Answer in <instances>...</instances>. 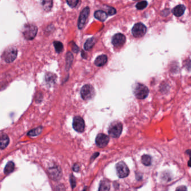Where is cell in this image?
Returning <instances> with one entry per match:
<instances>
[{"label":"cell","instance_id":"ba28073f","mask_svg":"<svg viewBox=\"0 0 191 191\" xmlns=\"http://www.w3.org/2000/svg\"><path fill=\"white\" fill-rule=\"evenodd\" d=\"M72 126L76 131L82 132L85 129V122L80 116H76L73 118Z\"/></svg>","mask_w":191,"mask_h":191},{"label":"cell","instance_id":"cb8c5ba5","mask_svg":"<svg viewBox=\"0 0 191 191\" xmlns=\"http://www.w3.org/2000/svg\"><path fill=\"white\" fill-rule=\"evenodd\" d=\"M42 5L43 8L46 11H49L52 7V1H42Z\"/></svg>","mask_w":191,"mask_h":191},{"label":"cell","instance_id":"d6986e66","mask_svg":"<svg viewBox=\"0 0 191 191\" xmlns=\"http://www.w3.org/2000/svg\"><path fill=\"white\" fill-rule=\"evenodd\" d=\"M15 168V164L12 161H9L6 164L4 169V173L5 174H8L12 173Z\"/></svg>","mask_w":191,"mask_h":191},{"label":"cell","instance_id":"4dcf8cb0","mask_svg":"<svg viewBox=\"0 0 191 191\" xmlns=\"http://www.w3.org/2000/svg\"><path fill=\"white\" fill-rule=\"evenodd\" d=\"M79 169H80V167H79V165L77 164H75L73 167V170L75 171V172H78L79 170Z\"/></svg>","mask_w":191,"mask_h":191},{"label":"cell","instance_id":"d4e9b609","mask_svg":"<svg viewBox=\"0 0 191 191\" xmlns=\"http://www.w3.org/2000/svg\"><path fill=\"white\" fill-rule=\"evenodd\" d=\"M147 6V2L145 1L138 2L136 5V8L138 10H143Z\"/></svg>","mask_w":191,"mask_h":191},{"label":"cell","instance_id":"8fae6325","mask_svg":"<svg viewBox=\"0 0 191 191\" xmlns=\"http://www.w3.org/2000/svg\"><path fill=\"white\" fill-rule=\"evenodd\" d=\"M109 141V137L104 134H99L96 137V144L100 148L105 147L108 145Z\"/></svg>","mask_w":191,"mask_h":191},{"label":"cell","instance_id":"f546056e","mask_svg":"<svg viewBox=\"0 0 191 191\" xmlns=\"http://www.w3.org/2000/svg\"><path fill=\"white\" fill-rule=\"evenodd\" d=\"M175 191H187V188L185 186H179L178 187Z\"/></svg>","mask_w":191,"mask_h":191},{"label":"cell","instance_id":"6da1fadb","mask_svg":"<svg viewBox=\"0 0 191 191\" xmlns=\"http://www.w3.org/2000/svg\"><path fill=\"white\" fill-rule=\"evenodd\" d=\"M38 32L37 27L33 24H28L24 26L23 34L25 38L27 40L33 39Z\"/></svg>","mask_w":191,"mask_h":191},{"label":"cell","instance_id":"9c48e42d","mask_svg":"<svg viewBox=\"0 0 191 191\" xmlns=\"http://www.w3.org/2000/svg\"><path fill=\"white\" fill-rule=\"evenodd\" d=\"M90 13V9L89 7H86L84 8L80 14L79 21H78V28L79 29H82L85 25L86 24V21L87 20L88 16Z\"/></svg>","mask_w":191,"mask_h":191},{"label":"cell","instance_id":"f1b7e54d","mask_svg":"<svg viewBox=\"0 0 191 191\" xmlns=\"http://www.w3.org/2000/svg\"><path fill=\"white\" fill-rule=\"evenodd\" d=\"M70 181H71V184L72 187L74 188L76 185V182H75V179L73 175H71L70 178Z\"/></svg>","mask_w":191,"mask_h":191},{"label":"cell","instance_id":"83f0119b","mask_svg":"<svg viewBox=\"0 0 191 191\" xmlns=\"http://www.w3.org/2000/svg\"><path fill=\"white\" fill-rule=\"evenodd\" d=\"M116 10L113 8H110L108 9L107 15L111 16V15H113L116 14Z\"/></svg>","mask_w":191,"mask_h":191},{"label":"cell","instance_id":"4fadbf2b","mask_svg":"<svg viewBox=\"0 0 191 191\" xmlns=\"http://www.w3.org/2000/svg\"><path fill=\"white\" fill-rule=\"evenodd\" d=\"M107 60H108L107 56L105 55H102L96 57L94 64L98 67H102L106 64L107 62Z\"/></svg>","mask_w":191,"mask_h":191},{"label":"cell","instance_id":"e0dca14e","mask_svg":"<svg viewBox=\"0 0 191 191\" xmlns=\"http://www.w3.org/2000/svg\"><path fill=\"white\" fill-rule=\"evenodd\" d=\"M110 184L107 180H103L101 181L98 191H109Z\"/></svg>","mask_w":191,"mask_h":191},{"label":"cell","instance_id":"9a60e30c","mask_svg":"<svg viewBox=\"0 0 191 191\" xmlns=\"http://www.w3.org/2000/svg\"><path fill=\"white\" fill-rule=\"evenodd\" d=\"M9 143V138L7 135L2 134L0 135V149H5Z\"/></svg>","mask_w":191,"mask_h":191},{"label":"cell","instance_id":"7a4b0ae2","mask_svg":"<svg viewBox=\"0 0 191 191\" xmlns=\"http://www.w3.org/2000/svg\"><path fill=\"white\" fill-rule=\"evenodd\" d=\"M80 93L81 98L85 100H90L96 96L94 88L90 84H87L82 87L81 89Z\"/></svg>","mask_w":191,"mask_h":191},{"label":"cell","instance_id":"ffe728a7","mask_svg":"<svg viewBox=\"0 0 191 191\" xmlns=\"http://www.w3.org/2000/svg\"><path fill=\"white\" fill-rule=\"evenodd\" d=\"M42 131V127H39L34 128V129H32L31 131H30L28 132V135L29 136H32V137L37 136L40 135Z\"/></svg>","mask_w":191,"mask_h":191},{"label":"cell","instance_id":"44dd1931","mask_svg":"<svg viewBox=\"0 0 191 191\" xmlns=\"http://www.w3.org/2000/svg\"><path fill=\"white\" fill-rule=\"evenodd\" d=\"M141 161L143 165L149 166L151 164V158L148 155H144L142 156Z\"/></svg>","mask_w":191,"mask_h":191},{"label":"cell","instance_id":"ac0fdd59","mask_svg":"<svg viewBox=\"0 0 191 191\" xmlns=\"http://www.w3.org/2000/svg\"><path fill=\"white\" fill-rule=\"evenodd\" d=\"M96 42V39L94 37L88 39L84 44V49L86 51L90 50L91 48H93V47L95 44Z\"/></svg>","mask_w":191,"mask_h":191},{"label":"cell","instance_id":"2e32d148","mask_svg":"<svg viewBox=\"0 0 191 191\" xmlns=\"http://www.w3.org/2000/svg\"><path fill=\"white\" fill-rule=\"evenodd\" d=\"M94 16L96 19L99 20V21H104L107 19L108 15L103 10H98L95 12Z\"/></svg>","mask_w":191,"mask_h":191},{"label":"cell","instance_id":"5bb4252c","mask_svg":"<svg viewBox=\"0 0 191 191\" xmlns=\"http://www.w3.org/2000/svg\"><path fill=\"white\" fill-rule=\"evenodd\" d=\"M185 10V7L184 5H179L175 6V8L173 9L172 12L175 16L179 17L183 15Z\"/></svg>","mask_w":191,"mask_h":191},{"label":"cell","instance_id":"52a82bcc","mask_svg":"<svg viewBox=\"0 0 191 191\" xmlns=\"http://www.w3.org/2000/svg\"><path fill=\"white\" fill-rule=\"evenodd\" d=\"M116 169L117 174L120 178L127 177L129 173V170L127 165L122 161L119 162L116 164Z\"/></svg>","mask_w":191,"mask_h":191},{"label":"cell","instance_id":"3957f363","mask_svg":"<svg viewBox=\"0 0 191 191\" xmlns=\"http://www.w3.org/2000/svg\"><path fill=\"white\" fill-rule=\"evenodd\" d=\"M136 98L139 99H144L149 95V90L147 87L142 84H137L134 90Z\"/></svg>","mask_w":191,"mask_h":191},{"label":"cell","instance_id":"4316f807","mask_svg":"<svg viewBox=\"0 0 191 191\" xmlns=\"http://www.w3.org/2000/svg\"><path fill=\"white\" fill-rule=\"evenodd\" d=\"M72 60H73V56L72 55L71 53H68L67 55V64H69V67L71 65Z\"/></svg>","mask_w":191,"mask_h":191},{"label":"cell","instance_id":"277c9868","mask_svg":"<svg viewBox=\"0 0 191 191\" xmlns=\"http://www.w3.org/2000/svg\"><path fill=\"white\" fill-rule=\"evenodd\" d=\"M17 55V51L14 47L7 48L3 52L2 58L7 63H11L15 59Z\"/></svg>","mask_w":191,"mask_h":191},{"label":"cell","instance_id":"5b68a950","mask_svg":"<svg viewBox=\"0 0 191 191\" xmlns=\"http://www.w3.org/2000/svg\"><path fill=\"white\" fill-rule=\"evenodd\" d=\"M122 129L123 126L120 122H113L108 129V134L113 138H117L121 135Z\"/></svg>","mask_w":191,"mask_h":191},{"label":"cell","instance_id":"30bf717a","mask_svg":"<svg viewBox=\"0 0 191 191\" xmlns=\"http://www.w3.org/2000/svg\"><path fill=\"white\" fill-rule=\"evenodd\" d=\"M126 40V37L123 34L121 33H118L113 37L111 43L114 47H120L125 43Z\"/></svg>","mask_w":191,"mask_h":191},{"label":"cell","instance_id":"603a6c76","mask_svg":"<svg viewBox=\"0 0 191 191\" xmlns=\"http://www.w3.org/2000/svg\"><path fill=\"white\" fill-rule=\"evenodd\" d=\"M56 79V76L52 73H48L46 76V82L49 84H52L54 83Z\"/></svg>","mask_w":191,"mask_h":191},{"label":"cell","instance_id":"7c38bea8","mask_svg":"<svg viewBox=\"0 0 191 191\" xmlns=\"http://www.w3.org/2000/svg\"><path fill=\"white\" fill-rule=\"evenodd\" d=\"M49 173L51 178H52L53 180L55 181L59 180L62 176L61 170L58 167H53L49 168Z\"/></svg>","mask_w":191,"mask_h":191},{"label":"cell","instance_id":"484cf974","mask_svg":"<svg viewBox=\"0 0 191 191\" xmlns=\"http://www.w3.org/2000/svg\"><path fill=\"white\" fill-rule=\"evenodd\" d=\"M79 2V1H78V0H71V1H67V3L71 8L76 7Z\"/></svg>","mask_w":191,"mask_h":191},{"label":"cell","instance_id":"7402d4cb","mask_svg":"<svg viewBox=\"0 0 191 191\" xmlns=\"http://www.w3.org/2000/svg\"><path fill=\"white\" fill-rule=\"evenodd\" d=\"M53 44H54V47L56 49V52L58 53L62 52L63 51L64 49V46L63 44L58 41H55L53 42Z\"/></svg>","mask_w":191,"mask_h":191},{"label":"cell","instance_id":"8992f818","mask_svg":"<svg viewBox=\"0 0 191 191\" xmlns=\"http://www.w3.org/2000/svg\"><path fill=\"white\" fill-rule=\"evenodd\" d=\"M147 31L146 26L141 23L135 24L132 29V34L136 38H141L145 35Z\"/></svg>","mask_w":191,"mask_h":191}]
</instances>
